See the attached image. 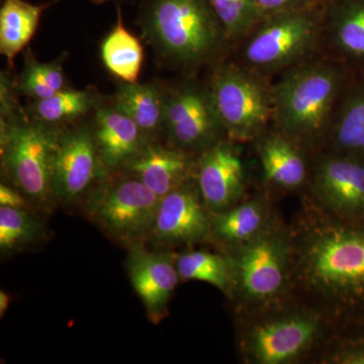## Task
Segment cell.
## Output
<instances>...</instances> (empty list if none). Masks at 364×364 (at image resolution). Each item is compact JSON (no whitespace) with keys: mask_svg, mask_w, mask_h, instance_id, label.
Here are the masks:
<instances>
[{"mask_svg":"<svg viewBox=\"0 0 364 364\" xmlns=\"http://www.w3.org/2000/svg\"><path fill=\"white\" fill-rule=\"evenodd\" d=\"M57 1L33 4L26 0H4L0 9V53L9 66L14 67V59L28 48L46 9Z\"/></svg>","mask_w":364,"mask_h":364,"instance_id":"obj_22","label":"cell"},{"mask_svg":"<svg viewBox=\"0 0 364 364\" xmlns=\"http://www.w3.org/2000/svg\"><path fill=\"white\" fill-rule=\"evenodd\" d=\"M193 166L188 152L149 140L124 169L163 198L186 183Z\"/></svg>","mask_w":364,"mask_h":364,"instance_id":"obj_16","label":"cell"},{"mask_svg":"<svg viewBox=\"0 0 364 364\" xmlns=\"http://www.w3.org/2000/svg\"><path fill=\"white\" fill-rule=\"evenodd\" d=\"M104 171L93 126L62 129L53 163V196L72 202L85 195Z\"/></svg>","mask_w":364,"mask_h":364,"instance_id":"obj_9","label":"cell"},{"mask_svg":"<svg viewBox=\"0 0 364 364\" xmlns=\"http://www.w3.org/2000/svg\"><path fill=\"white\" fill-rule=\"evenodd\" d=\"M244 291L254 299L274 296L284 282V260L279 244L270 238L253 242L242 253L238 264Z\"/></svg>","mask_w":364,"mask_h":364,"instance_id":"obj_19","label":"cell"},{"mask_svg":"<svg viewBox=\"0 0 364 364\" xmlns=\"http://www.w3.org/2000/svg\"><path fill=\"white\" fill-rule=\"evenodd\" d=\"M100 58L109 73L121 82H138L144 48L139 38L124 26L121 4H117L116 25L100 44Z\"/></svg>","mask_w":364,"mask_h":364,"instance_id":"obj_23","label":"cell"},{"mask_svg":"<svg viewBox=\"0 0 364 364\" xmlns=\"http://www.w3.org/2000/svg\"><path fill=\"white\" fill-rule=\"evenodd\" d=\"M136 23L157 58L188 75L217 65L232 49L208 0H141Z\"/></svg>","mask_w":364,"mask_h":364,"instance_id":"obj_1","label":"cell"},{"mask_svg":"<svg viewBox=\"0 0 364 364\" xmlns=\"http://www.w3.org/2000/svg\"><path fill=\"white\" fill-rule=\"evenodd\" d=\"M66 54L54 61L43 63L36 58L30 48L25 53V65L16 81L18 95L32 100H45L67 87L64 62Z\"/></svg>","mask_w":364,"mask_h":364,"instance_id":"obj_25","label":"cell"},{"mask_svg":"<svg viewBox=\"0 0 364 364\" xmlns=\"http://www.w3.org/2000/svg\"><path fill=\"white\" fill-rule=\"evenodd\" d=\"M128 272L151 320H160L181 277L176 265L162 254L138 247L129 256Z\"/></svg>","mask_w":364,"mask_h":364,"instance_id":"obj_15","label":"cell"},{"mask_svg":"<svg viewBox=\"0 0 364 364\" xmlns=\"http://www.w3.org/2000/svg\"><path fill=\"white\" fill-rule=\"evenodd\" d=\"M93 4H109V2H114L116 4H124V2H130L132 0H86Z\"/></svg>","mask_w":364,"mask_h":364,"instance_id":"obj_33","label":"cell"},{"mask_svg":"<svg viewBox=\"0 0 364 364\" xmlns=\"http://www.w3.org/2000/svg\"><path fill=\"white\" fill-rule=\"evenodd\" d=\"M305 264L313 286L364 326V219L322 230L306 246Z\"/></svg>","mask_w":364,"mask_h":364,"instance_id":"obj_3","label":"cell"},{"mask_svg":"<svg viewBox=\"0 0 364 364\" xmlns=\"http://www.w3.org/2000/svg\"><path fill=\"white\" fill-rule=\"evenodd\" d=\"M323 7L284 11L262 18L237 45L235 61L269 78L321 53Z\"/></svg>","mask_w":364,"mask_h":364,"instance_id":"obj_4","label":"cell"},{"mask_svg":"<svg viewBox=\"0 0 364 364\" xmlns=\"http://www.w3.org/2000/svg\"><path fill=\"white\" fill-rule=\"evenodd\" d=\"M162 132L170 145L188 153H202L223 141L226 133L207 83L191 78L166 90Z\"/></svg>","mask_w":364,"mask_h":364,"instance_id":"obj_8","label":"cell"},{"mask_svg":"<svg viewBox=\"0 0 364 364\" xmlns=\"http://www.w3.org/2000/svg\"><path fill=\"white\" fill-rule=\"evenodd\" d=\"M92 126L98 154L107 171L124 168L149 141L135 122L112 102L98 105Z\"/></svg>","mask_w":364,"mask_h":364,"instance_id":"obj_14","label":"cell"},{"mask_svg":"<svg viewBox=\"0 0 364 364\" xmlns=\"http://www.w3.org/2000/svg\"><path fill=\"white\" fill-rule=\"evenodd\" d=\"M1 164L14 186L33 202L53 196V163L62 129L38 123L28 114L0 119Z\"/></svg>","mask_w":364,"mask_h":364,"instance_id":"obj_6","label":"cell"},{"mask_svg":"<svg viewBox=\"0 0 364 364\" xmlns=\"http://www.w3.org/2000/svg\"><path fill=\"white\" fill-rule=\"evenodd\" d=\"M262 213L256 203H249L217 215L213 222L215 233L229 242L251 238L260 229Z\"/></svg>","mask_w":364,"mask_h":364,"instance_id":"obj_29","label":"cell"},{"mask_svg":"<svg viewBox=\"0 0 364 364\" xmlns=\"http://www.w3.org/2000/svg\"><path fill=\"white\" fill-rule=\"evenodd\" d=\"M316 330V323L306 317L265 323L254 330L251 348L261 363H282L299 355L312 341Z\"/></svg>","mask_w":364,"mask_h":364,"instance_id":"obj_17","label":"cell"},{"mask_svg":"<svg viewBox=\"0 0 364 364\" xmlns=\"http://www.w3.org/2000/svg\"><path fill=\"white\" fill-rule=\"evenodd\" d=\"M332 153L364 160V72H353L328 134Z\"/></svg>","mask_w":364,"mask_h":364,"instance_id":"obj_18","label":"cell"},{"mask_svg":"<svg viewBox=\"0 0 364 364\" xmlns=\"http://www.w3.org/2000/svg\"><path fill=\"white\" fill-rule=\"evenodd\" d=\"M0 205L6 208H21V210H26L28 207L26 198L20 191L4 183L0 186Z\"/></svg>","mask_w":364,"mask_h":364,"instance_id":"obj_31","label":"cell"},{"mask_svg":"<svg viewBox=\"0 0 364 364\" xmlns=\"http://www.w3.org/2000/svg\"><path fill=\"white\" fill-rule=\"evenodd\" d=\"M207 85L227 138L253 140L267 132L273 114L269 79L225 59L212 67Z\"/></svg>","mask_w":364,"mask_h":364,"instance_id":"obj_5","label":"cell"},{"mask_svg":"<svg viewBox=\"0 0 364 364\" xmlns=\"http://www.w3.org/2000/svg\"><path fill=\"white\" fill-rule=\"evenodd\" d=\"M315 1L317 2L318 6H322L323 9H324V7L327 6L328 4H330L332 0H315Z\"/></svg>","mask_w":364,"mask_h":364,"instance_id":"obj_34","label":"cell"},{"mask_svg":"<svg viewBox=\"0 0 364 364\" xmlns=\"http://www.w3.org/2000/svg\"><path fill=\"white\" fill-rule=\"evenodd\" d=\"M315 188L346 219H364V160L331 153L318 163Z\"/></svg>","mask_w":364,"mask_h":364,"instance_id":"obj_11","label":"cell"},{"mask_svg":"<svg viewBox=\"0 0 364 364\" xmlns=\"http://www.w3.org/2000/svg\"><path fill=\"white\" fill-rule=\"evenodd\" d=\"M259 157L267 181L284 188L301 186L308 176V166L301 146L275 129L259 138Z\"/></svg>","mask_w":364,"mask_h":364,"instance_id":"obj_20","label":"cell"},{"mask_svg":"<svg viewBox=\"0 0 364 364\" xmlns=\"http://www.w3.org/2000/svg\"><path fill=\"white\" fill-rule=\"evenodd\" d=\"M100 100L93 90L67 87L52 97L32 100L28 117L38 123L64 129L95 111Z\"/></svg>","mask_w":364,"mask_h":364,"instance_id":"obj_24","label":"cell"},{"mask_svg":"<svg viewBox=\"0 0 364 364\" xmlns=\"http://www.w3.org/2000/svg\"><path fill=\"white\" fill-rule=\"evenodd\" d=\"M176 267L181 279L207 282L225 293L232 286L231 267L226 259L217 254L189 251L178 258Z\"/></svg>","mask_w":364,"mask_h":364,"instance_id":"obj_26","label":"cell"},{"mask_svg":"<svg viewBox=\"0 0 364 364\" xmlns=\"http://www.w3.org/2000/svg\"><path fill=\"white\" fill-rule=\"evenodd\" d=\"M200 193L188 183L163 196L153 225V236L164 243H186L207 236L210 222Z\"/></svg>","mask_w":364,"mask_h":364,"instance_id":"obj_13","label":"cell"},{"mask_svg":"<svg viewBox=\"0 0 364 364\" xmlns=\"http://www.w3.org/2000/svg\"><path fill=\"white\" fill-rule=\"evenodd\" d=\"M321 53L364 72V0H332L323 9Z\"/></svg>","mask_w":364,"mask_h":364,"instance_id":"obj_10","label":"cell"},{"mask_svg":"<svg viewBox=\"0 0 364 364\" xmlns=\"http://www.w3.org/2000/svg\"><path fill=\"white\" fill-rule=\"evenodd\" d=\"M160 200L129 174L100 186L90 198L88 213L114 238L134 241L152 232Z\"/></svg>","mask_w":364,"mask_h":364,"instance_id":"obj_7","label":"cell"},{"mask_svg":"<svg viewBox=\"0 0 364 364\" xmlns=\"http://www.w3.org/2000/svg\"><path fill=\"white\" fill-rule=\"evenodd\" d=\"M232 47L245 39L262 16L253 0H208Z\"/></svg>","mask_w":364,"mask_h":364,"instance_id":"obj_27","label":"cell"},{"mask_svg":"<svg viewBox=\"0 0 364 364\" xmlns=\"http://www.w3.org/2000/svg\"><path fill=\"white\" fill-rule=\"evenodd\" d=\"M263 18L268 16L284 13V11H298V9L322 7L315 0H253Z\"/></svg>","mask_w":364,"mask_h":364,"instance_id":"obj_30","label":"cell"},{"mask_svg":"<svg viewBox=\"0 0 364 364\" xmlns=\"http://www.w3.org/2000/svg\"><path fill=\"white\" fill-rule=\"evenodd\" d=\"M9 304H11V294H7L6 291H0V317L2 318L6 315Z\"/></svg>","mask_w":364,"mask_h":364,"instance_id":"obj_32","label":"cell"},{"mask_svg":"<svg viewBox=\"0 0 364 364\" xmlns=\"http://www.w3.org/2000/svg\"><path fill=\"white\" fill-rule=\"evenodd\" d=\"M112 102L135 122L148 140L163 131L166 90L161 85L122 82Z\"/></svg>","mask_w":364,"mask_h":364,"instance_id":"obj_21","label":"cell"},{"mask_svg":"<svg viewBox=\"0 0 364 364\" xmlns=\"http://www.w3.org/2000/svg\"><path fill=\"white\" fill-rule=\"evenodd\" d=\"M353 72L343 62L320 53L279 74L272 82L275 129L299 146L327 140Z\"/></svg>","mask_w":364,"mask_h":364,"instance_id":"obj_2","label":"cell"},{"mask_svg":"<svg viewBox=\"0 0 364 364\" xmlns=\"http://www.w3.org/2000/svg\"><path fill=\"white\" fill-rule=\"evenodd\" d=\"M40 223L21 208L0 207V249L11 253L37 240Z\"/></svg>","mask_w":364,"mask_h":364,"instance_id":"obj_28","label":"cell"},{"mask_svg":"<svg viewBox=\"0 0 364 364\" xmlns=\"http://www.w3.org/2000/svg\"><path fill=\"white\" fill-rule=\"evenodd\" d=\"M244 177L243 162L231 144L221 141L200 153L196 182L208 207L223 210L236 202L243 191Z\"/></svg>","mask_w":364,"mask_h":364,"instance_id":"obj_12","label":"cell"}]
</instances>
